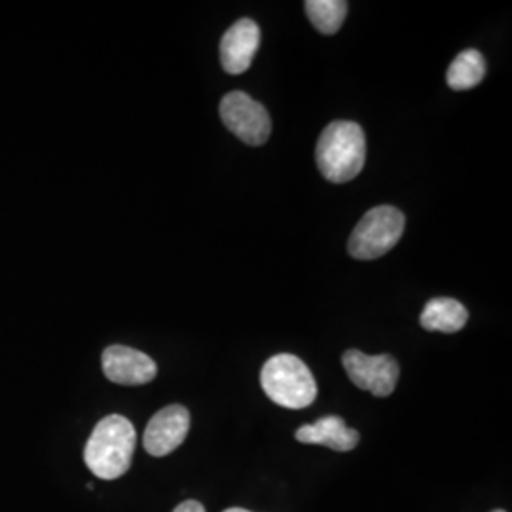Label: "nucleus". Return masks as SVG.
Segmentation results:
<instances>
[{
	"mask_svg": "<svg viewBox=\"0 0 512 512\" xmlns=\"http://www.w3.org/2000/svg\"><path fill=\"white\" fill-rule=\"evenodd\" d=\"M137 444L131 421L112 414L99 421L84 448V461L101 480H116L126 475Z\"/></svg>",
	"mask_w": 512,
	"mask_h": 512,
	"instance_id": "f257e3e1",
	"label": "nucleus"
},
{
	"mask_svg": "<svg viewBox=\"0 0 512 512\" xmlns=\"http://www.w3.org/2000/svg\"><path fill=\"white\" fill-rule=\"evenodd\" d=\"M365 131L348 120L332 122L323 129L317 143V165L330 183L353 181L365 167Z\"/></svg>",
	"mask_w": 512,
	"mask_h": 512,
	"instance_id": "f03ea898",
	"label": "nucleus"
},
{
	"mask_svg": "<svg viewBox=\"0 0 512 512\" xmlns=\"http://www.w3.org/2000/svg\"><path fill=\"white\" fill-rule=\"evenodd\" d=\"M260 385L270 401L283 408L300 410L317 397V384L310 368L289 353L268 359L260 372Z\"/></svg>",
	"mask_w": 512,
	"mask_h": 512,
	"instance_id": "7ed1b4c3",
	"label": "nucleus"
},
{
	"mask_svg": "<svg viewBox=\"0 0 512 512\" xmlns=\"http://www.w3.org/2000/svg\"><path fill=\"white\" fill-rule=\"evenodd\" d=\"M404 215L397 207L380 205L366 213L349 238V255L374 260L387 255L403 238Z\"/></svg>",
	"mask_w": 512,
	"mask_h": 512,
	"instance_id": "20e7f679",
	"label": "nucleus"
},
{
	"mask_svg": "<svg viewBox=\"0 0 512 512\" xmlns=\"http://www.w3.org/2000/svg\"><path fill=\"white\" fill-rule=\"evenodd\" d=\"M220 118L239 141L251 147L264 145L272 133L268 110L247 93L232 92L224 95L220 101Z\"/></svg>",
	"mask_w": 512,
	"mask_h": 512,
	"instance_id": "39448f33",
	"label": "nucleus"
},
{
	"mask_svg": "<svg viewBox=\"0 0 512 512\" xmlns=\"http://www.w3.org/2000/svg\"><path fill=\"white\" fill-rule=\"evenodd\" d=\"M342 365L349 380L363 391L376 397H389L401 376L399 363L391 355H366L359 349H348L342 357Z\"/></svg>",
	"mask_w": 512,
	"mask_h": 512,
	"instance_id": "423d86ee",
	"label": "nucleus"
},
{
	"mask_svg": "<svg viewBox=\"0 0 512 512\" xmlns=\"http://www.w3.org/2000/svg\"><path fill=\"white\" fill-rule=\"evenodd\" d=\"M188 431L190 412L181 404L165 406L148 421L143 437L145 450L154 458H164L183 444Z\"/></svg>",
	"mask_w": 512,
	"mask_h": 512,
	"instance_id": "0eeeda50",
	"label": "nucleus"
},
{
	"mask_svg": "<svg viewBox=\"0 0 512 512\" xmlns=\"http://www.w3.org/2000/svg\"><path fill=\"white\" fill-rule=\"evenodd\" d=\"M103 372L112 384L145 385L156 378L158 366L143 351L110 346L103 351Z\"/></svg>",
	"mask_w": 512,
	"mask_h": 512,
	"instance_id": "6e6552de",
	"label": "nucleus"
},
{
	"mask_svg": "<svg viewBox=\"0 0 512 512\" xmlns=\"http://www.w3.org/2000/svg\"><path fill=\"white\" fill-rule=\"evenodd\" d=\"M260 46V29L253 19H239L220 40V63L230 74L245 73Z\"/></svg>",
	"mask_w": 512,
	"mask_h": 512,
	"instance_id": "1a4fd4ad",
	"label": "nucleus"
},
{
	"mask_svg": "<svg viewBox=\"0 0 512 512\" xmlns=\"http://www.w3.org/2000/svg\"><path fill=\"white\" fill-rule=\"evenodd\" d=\"M294 437L304 444H323L334 452H351L361 439L359 431L349 429L346 421L338 416H327L311 425H304Z\"/></svg>",
	"mask_w": 512,
	"mask_h": 512,
	"instance_id": "9d476101",
	"label": "nucleus"
},
{
	"mask_svg": "<svg viewBox=\"0 0 512 512\" xmlns=\"http://www.w3.org/2000/svg\"><path fill=\"white\" fill-rule=\"evenodd\" d=\"M469 321L467 308L454 298H433L421 311L420 323L425 330L459 332Z\"/></svg>",
	"mask_w": 512,
	"mask_h": 512,
	"instance_id": "9b49d317",
	"label": "nucleus"
},
{
	"mask_svg": "<svg viewBox=\"0 0 512 512\" xmlns=\"http://www.w3.org/2000/svg\"><path fill=\"white\" fill-rule=\"evenodd\" d=\"M486 76V61L480 52L465 50L452 61L446 73V82L452 90L465 92L478 86Z\"/></svg>",
	"mask_w": 512,
	"mask_h": 512,
	"instance_id": "f8f14e48",
	"label": "nucleus"
},
{
	"mask_svg": "<svg viewBox=\"0 0 512 512\" xmlns=\"http://www.w3.org/2000/svg\"><path fill=\"white\" fill-rule=\"evenodd\" d=\"M304 8L313 27L323 35L338 33L348 16L346 0H308Z\"/></svg>",
	"mask_w": 512,
	"mask_h": 512,
	"instance_id": "ddd939ff",
	"label": "nucleus"
},
{
	"mask_svg": "<svg viewBox=\"0 0 512 512\" xmlns=\"http://www.w3.org/2000/svg\"><path fill=\"white\" fill-rule=\"evenodd\" d=\"M173 512H205L202 503L200 501H194V499H188L181 503L177 509Z\"/></svg>",
	"mask_w": 512,
	"mask_h": 512,
	"instance_id": "4468645a",
	"label": "nucleus"
},
{
	"mask_svg": "<svg viewBox=\"0 0 512 512\" xmlns=\"http://www.w3.org/2000/svg\"><path fill=\"white\" fill-rule=\"evenodd\" d=\"M224 512H251V511H245V509H238V507H234V509H226Z\"/></svg>",
	"mask_w": 512,
	"mask_h": 512,
	"instance_id": "2eb2a0df",
	"label": "nucleus"
},
{
	"mask_svg": "<svg viewBox=\"0 0 512 512\" xmlns=\"http://www.w3.org/2000/svg\"><path fill=\"white\" fill-rule=\"evenodd\" d=\"M494 512H505V511H494Z\"/></svg>",
	"mask_w": 512,
	"mask_h": 512,
	"instance_id": "dca6fc26",
	"label": "nucleus"
}]
</instances>
